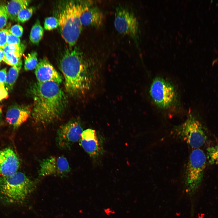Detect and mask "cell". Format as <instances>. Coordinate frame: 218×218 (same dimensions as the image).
Here are the masks:
<instances>
[{
  "mask_svg": "<svg viewBox=\"0 0 218 218\" xmlns=\"http://www.w3.org/2000/svg\"><path fill=\"white\" fill-rule=\"evenodd\" d=\"M21 57L13 53L5 54L3 61L7 64L12 66L21 67Z\"/></svg>",
  "mask_w": 218,
  "mask_h": 218,
  "instance_id": "cell-20",
  "label": "cell"
},
{
  "mask_svg": "<svg viewBox=\"0 0 218 218\" xmlns=\"http://www.w3.org/2000/svg\"><path fill=\"white\" fill-rule=\"evenodd\" d=\"M4 55L5 53L3 49L0 48V63L3 60Z\"/></svg>",
  "mask_w": 218,
  "mask_h": 218,
  "instance_id": "cell-31",
  "label": "cell"
},
{
  "mask_svg": "<svg viewBox=\"0 0 218 218\" xmlns=\"http://www.w3.org/2000/svg\"><path fill=\"white\" fill-rule=\"evenodd\" d=\"M2 117V112L1 110L0 107V120L1 119Z\"/></svg>",
  "mask_w": 218,
  "mask_h": 218,
  "instance_id": "cell-32",
  "label": "cell"
},
{
  "mask_svg": "<svg viewBox=\"0 0 218 218\" xmlns=\"http://www.w3.org/2000/svg\"><path fill=\"white\" fill-rule=\"evenodd\" d=\"M114 25L117 31L124 35L135 37L138 30L136 18L133 13L121 6L116 8Z\"/></svg>",
  "mask_w": 218,
  "mask_h": 218,
  "instance_id": "cell-11",
  "label": "cell"
},
{
  "mask_svg": "<svg viewBox=\"0 0 218 218\" xmlns=\"http://www.w3.org/2000/svg\"><path fill=\"white\" fill-rule=\"evenodd\" d=\"M79 18L82 25L96 27L102 25L104 16L99 10L77 4Z\"/></svg>",
  "mask_w": 218,
  "mask_h": 218,
  "instance_id": "cell-14",
  "label": "cell"
},
{
  "mask_svg": "<svg viewBox=\"0 0 218 218\" xmlns=\"http://www.w3.org/2000/svg\"><path fill=\"white\" fill-rule=\"evenodd\" d=\"M35 74L38 82L53 81L60 84L62 77L46 58L41 59L35 68Z\"/></svg>",
  "mask_w": 218,
  "mask_h": 218,
  "instance_id": "cell-13",
  "label": "cell"
},
{
  "mask_svg": "<svg viewBox=\"0 0 218 218\" xmlns=\"http://www.w3.org/2000/svg\"><path fill=\"white\" fill-rule=\"evenodd\" d=\"M174 131L179 138L194 149L199 148L207 140L203 125L191 114L183 123L176 127Z\"/></svg>",
  "mask_w": 218,
  "mask_h": 218,
  "instance_id": "cell-6",
  "label": "cell"
},
{
  "mask_svg": "<svg viewBox=\"0 0 218 218\" xmlns=\"http://www.w3.org/2000/svg\"><path fill=\"white\" fill-rule=\"evenodd\" d=\"M21 67L12 66L7 73L5 86L8 90H12L18 78Z\"/></svg>",
  "mask_w": 218,
  "mask_h": 218,
  "instance_id": "cell-18",
  "label": "cell"
},
{
  "mask_svg": "<svg viewBox=\"0 0 218 218\" xmlns=\"http://www.w3.org/2000/svg\"><path fill=\"white\" fill-rule=\"evenodd\" d=\"M8 31L13 35L20 38L21 36L23 33V28L19 25H15L12 26Z\"/></svg>",
  "mask_w": 218,
  "mask_h": 218,
  "instance_id": "cell-27",
  "label": "cell"
},
{
  "mask_svg": "<svg viewBox=\"0 0 218 218\" xmlns=\"http://www.w3.org/2000/svg\"><path fill=\"white\" fill-rule=\"evenodd\" d=\"M29 107L22 105H13L8 108L6 115L8 124L16 128L26 122L31 114Z\"/></svg>",
  "mask_w": 218,
  "mask_h": 218,
  "instance_id": "cell-15",
  "label": "cell"
},
{
  "mask_svg": "<svg viewBox=\"0 0 218 218\" xmlns=\"http://www.w3.org/2000/svg\"><path fill=\"white\" fill-rule=\"evenodd\" d=\"M37 56L36 52L32 51L25 57L24 65L25 70L30 71L35 68L38 63Z\"/></svg>",
  "mask_w": 218,
  "mask_h": 218,
  "instance_id": "cell-19",
  "label": "cell"
},
{
  "mask_svg": "<svg viewBox=\"0 0 218 218\" xmlns=\"http://www.w3.org/2000/svg\"><path fill=\"white\" fill-rule=\"evenodd\" d=\"M149 93L154 103L162 109L169 108L177 99V93L173 85L160 77H156L153 80Z\"/></svg>",
  "mask_w": 218,
  "mask_h": 218,
  "instance_id": "cell-7",
  "label": "cell"
},
{
  "mask_svg": "<svg viewBox=\"0 0 218 218\" xmlns=\"http://www.w3.org/2000/svg\"></svg>",
  "mask_w": 218,
  "mask_h": 218,
  "instance_id": "cell-33",
  "label": "cell"
},
{
  "mask_svg": "<svg viewBox=\"0 0 218 218\" xmlns=\"http://www.w3.org/2000/svg\"><path fill=\"white\" fill-rule=\"evenodd\" d=\"M37 181L17 172L8 176L0 177V199L7 204L20 203L35 190Z\"/></svg>",
  "mask_w": 218,
  "mask_h": 218,
  "instance_id": "cell-3",
  "label": "cell"
},
{
  "mask_svg": "<svg viewBox=\"0 0 218 218\" xmlns=\"http://www.w3.org/2000/svg\"><path fill=\"white\" fill-rule=\"evenodd\" d=\"M44 35V29L39 21L37 20L32 27L29 36L31 41L33 44L39 43Z\"/></svg>",
  "mask_w": 218,
  "mask_h": 218,
  "instance_id": "cell-17",
  "label": "cell"
},
{
  "mask_svg": "<svg viewBox=\"0 0 218 218\" xmlns=\"http://www.w3.org/2000/svg\"><path fill=\"white\" fill-rule=\"evenodd\" d=\"M59 65L66 91L72 95L85 94L91 88L97 79L95 70L84 60L77 48L66 50Z\"/></svg>",
  "mask_w": 218,
  "mask_h": 218,
  "instance_id": "cell-2",
  "label": "cell"
},
{
  "mask_svg": "<svg viewBox=\"0 0 218 218\" xmlns=\"http://www.w3.org/2000/svg\"><path fill=\"white\" fill-rule=\"evenodd\" d=\"M84 130L80 122L71 120L61 126L56 137V142L61 149L70 148L73 144L79 140Z\"/></svg>",
  "mask_w": 218,
  "mask_h": 218,
  "instance_id": "cell-8",
  "label": "cell"
},
{
  "mask_svg": "<svg viewBox=\"0 0 218 218\" xmlns=\"http://www.w3.org/2000/svg\"><path fill=\"white\" fill-rule=\"evenodd\" d=\"M206 161V155L200 149H194L191 152L186 170L183 192L191 200L202 183Z\"/></svg>",
  "mask_w": 218,
  "mask_h": 218,
  "instance_id": "cell-4",
  "label": "cell"
},
{
  "mask_svg": "<svg viewBox=\"0 0 218 218\" xmlns=\"http://www.w3.org/2000/svg\"><path fill=\"white\" fill-rule=\"evenodd\" d=\"M59 84L53 81L35 83L30 89L33 100L31 112L34 120L40 124H48L63 114L67 99Z\"/></svg>",
  "mask_w": 218,
  "mask_h": 218,
  "instance_id": "cell-1",
  "label": "cell"
},
{
  "mask_svg": "<svg viewBox=\"0 0 218 218\" xmlns=\"http://www.w3.org/2000/svg\"><path fill=\"white\" fill-rule=\"evenodd\" d=\"M58 15L62 37L70 46H74L79 37L82 26L77 4L72 2L66 4Z\"/></svg>",
  "mask_w": 218,
  "mask_h": 218,
  "instance_id": "cell-5",
  "label": "cell"
},
{
  "mask_svg": "<svg viewBox=\"0 0 218 218\" xmlns=\"http://www.w3.org/2000/svg\"><path fill=\"white\" fill-rule=\"evenodd\" d=\"M7 73L6 68L0 70V85L5 86Z\"/></svg>",
  "mask_w": 218,
  "mask_h": 218,
  "instance_id": "cell-29",
  "label": "cell"
},
{
  "mask_svg": "<svg viewBox=\"0 0 218 218\" xmlns=\"http://www.w3.org/2000/svg\"><path fill=\"white\" fill-rule=\"evenodd\" d=\"M8 97V93L5 86L0 85V101L7 98Z\"/></svg>",
  "mask_w": 218,
  "mask_h": 218,
  "instance_id": "cell-30",
  "label": "cell"
},
{
  "mask_svg": "<svg viewBox=\"0 0 218 218\" xmlns=\"http://www.w3.org/2000/svg\"><path fill=\"white\" fill-rule=\"evenodd\" d=\"M8 18L6 5L0 3V29L5 26Z\"/></svg>",
  "mask_w": 218,
  "mask_h": 218,
  "instance_id": "cell-25",
  "label": "cell"
},
{
  "mask_svg": "<svg viewBox=\"0 0 218 218\" xmlns=\"http://www.w3.org/2000/svg\"><path fill=\"white\" fill-rule=\"evenodd\" d=\"M33 10L34 9L32 7L27 8L21 10L18 15L17 21L24 23L28 21L32 16Z\"/></svg>",
  "mask_w": 218,
  "mask_h": 218,
  "instance_id": "cell-23",
  "label": "cell"
},
{
  "mask_svg": "<svg viewBox=\"0 0 218 218\" xmlns=\"http://www.w3.org/2000/svg\"><path fill=\"white\" fill-rule=\"evenodd\" d=\"M19 165L18 157L12 148L0 150V174L2 176H10L16 173Z\"/></svg>",
  "mask_w": 218,
  "mask_h": 218,
  "instance_id": "cell-12",
  "label": "cell"
},
{
  "mask_svg": "<svg viewBox=\"0 0 218 218\" xmlns=\"http://www.w3.org/2000/svg\"><path fill=\"white\" fill-rule=\"evenodd\" d=\"M70 167L67 159L62 156H52L42 160L40 164L39 175L64 177L70 172Z\"/></svg>",
  "mask_w": 218,
  "mask_h": 218,
  "instance_id": "cell-9",
  "label": "cell"
},
{
  "mask_svg": "<svg viewBox=\"0 0 218 218\" xmlns=\"http://www.w3.org/2000/svg\"><path fill=\"white\" fill-rule=\"evenodd\" d=\"M80 145L94 160H99L103 155L104 140L95 130L88 129L84 130L79 140Z\"/></svg>",
  "mask_w": 218,
  "mask_h": 218,
  "instance_id": "cell-10",
  "label": "cell"
},
{
  "mask_svg": "<svg viewBox=\"0 0 218 218\" xmlns=\"http://www.w3.org/2000/svg\"><path fill=\"white\" fill-rule=\"evenodd\" d=\"M7 44L18 45H20V38L10 33L8 30Z\"/></svg>",
  "mask_w": 218,
  "mask_h": 218,
  "instance_id": "cell-28",
  "label": "cell"
},
{
  "mask_svg": "<svg viewBox=\"0 0 218 218\" xmlns=\"http://www.w3.org/2000/svg\"><path fill=\"white\" fill-rule=\"evenodd\" d=\"M3 50L5 54L13 53L21 57L24 51V47L22 44L20 45L7 44L3 49Z\"/></svg>",
  "mask_w": 218,
  "mask_h": 218,
  "instance_id": "cell-22",
  "label": "cell"
},
{
  "mask_svg": "<svg viewBox=\"0 0 218 218\" xmlns=\"http://www.w3.org/2000/svg\"><path fill=\"white\" fill-rule=\"evenodd\" d=\"M8 30L2 29L0 30V48L3 49L7 44Z\"/></svg>",
  "mask_w": 218,
  "mask_h": 218,
  "instance_id": "cell-26",
  "label": "cell"
},
{
  "mask_svg": "<svg viewBox=\"0 0 218 218\" xmlns=\"http://www.w3.org/2000/svg\"><path fill=\"white\" fill-rule=\"evenodd\" d=\"M30 1L29 0H14L8 2L6 5V8L8 18L12 21H17L18 13L27 8Z\"/></svg>",
  "mask_w": 218,
  "mask_h": 218,
  "instance_id": "cell-16",
  "label": "cell"
},
{
  "mask_svg": "<svg viewBox=\"0 0 218 218\" xmlns=\"http://www.w3.org/2000/svg\"><path fill=\"white\" fill-rule=\"evenodd\" d=\"M207 158L210 165H218V143L206 149Z\"/></svg>",
  "mask_w": 218,
  "mask_h": 218,
  "instance_id": "cell-21",
  "label": "cell"
},
{
  "mask_svg": "<svg viewBox=\"0 0 218 218\" xmlns=\"http://www.w3.org/2000/svg\"><path fill=\"white\" fill-rule=\"evenodd\" d=\"M59 25L58 18L54 17L46 18L44 23V28L47 30H51L57 28Z\"/></svg>",
  "mask_w": 218,
  "mask_h": 218,
  "instance_id": "cell-24",
  "label": "cell"
}]
</instances>
